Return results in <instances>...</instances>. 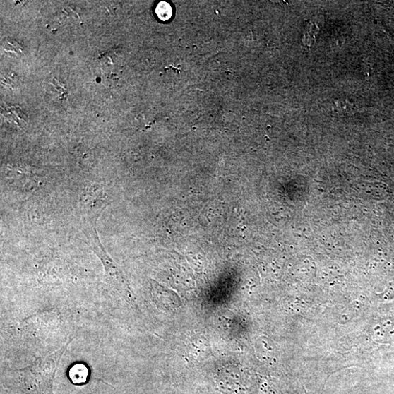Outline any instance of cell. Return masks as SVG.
I'll use <instances>...</instances> for the list:
<instances>
[{
  "mask_svg": "<svg viewBox=\"0 0 394 394\" xmlns=\"http://www.w3.org/2000/svg\"><path fill=\"white\" fill-rule=\"evenodd\" d=\"M96 225L95 223L81 222V230L85 236L87 244L101 261L109 286L128 300L131 298L129 285L120 268L102 246Z\"/></svg>",
  "mask_w": 394,
  "mask_h": 394,
  "instance_id": "1",
  "label": "cell"
},
{
  "mask_svg": "<svg viewBox=\"0 0 394 394\" xmlns=\"http://www.w3.org/2000/svg\"><path fill=\"white\" fill-rule=\"evenodd\" d=\"M371 337L378 342H387L394 340V320L387 319L371 326Z\"/></svg>",
  "mask_w": 394,
  "mask_h": 394,
  "instance_id": "2",
  "label": "cell"
},
{
  "mask_svg": "<svg viewBox=\"0 0 394 394\" xmlns=\"http://www.w3.org/2000/svg\"><path fill=\"white\" fill-rule=\"evenodd\" d=\"M89 369L82 364L74 365L70 370V378L74 384L85 383L89 377Z\"/></svg>",
  "mask_w": 394,
  "mask_h": 394,
  "instance_id": "3",
  "label": "cell"
},
{
  "mask_svg": "<svg viewBox=\"0 0 394 394\" xmlns=\"http://www.w3.org/2000/svg\"><path fill=\"white\" fill-rule=\"evenodd\" d=\"M156 13L162 20H167L172 16V9L170 5L165 2H161L157 7Z\"/></svg>",
  "mask_w": 394,
  "mask_h": 394,
  "instance_id": "4",
  "label": "cell"
}]
</instances>
